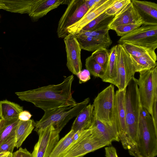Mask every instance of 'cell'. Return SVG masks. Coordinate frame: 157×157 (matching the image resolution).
<instances>
[{
  "mask_svg": "<svg viewBox=\"0 0 157 157\" xmlns=\"http://www.w3.org/2000/svg\"><path fill=\"white\" fill-rule=\"evenodd\" d=\"M69 1L66 0H36L29 15L34 21H37L60 5L67 4Z\"/></svg>",
  "mask_w": 157,
  "mask_h": 157,
  "instance_id": "17",
  "label": "cell"
},
{
  "mask_svg": "<svg viewBox=\"0 0 157 157\" xmlns=\"http://www.w3.org/2000/svg\"><path fill=\"white\" fill-rule=\"evenodd\" d=\"M144 23L142 20L136 22L117 26L114 30L117 36L121 37L125 36L140 27Z\"/></svg>",
  "mask_w": 157,
  "mask_h": 157,
  "instance_id": "32",
  "label": "cell"
},
{
  "mask_svg": "<svg viewBox=\"0 0 157 157\" xmlns=\"http://www.w3.org/2000/svg\"><path fill=\"white\" fill-rule=\"evenodd\" d=\"M64 41L67 54V66L70 71L76 75L82 67L80 45L76 36L71 34L64 38Z\"/></svg>",
  "mask_w": 157,
  "mask_h": 157,
  "instance_id": "13",
  "label": "cell"
},
{
  "mask_svg": "<svg viewBox=\"0 0 157 157\" xmlns=\"http://www.w3.org/2000/svg\"><path fill=\"white\" fill-rule=\"evenodd\" d=\"M128 151L134 157H155L157 155V126L148 112L142 107L135 144Z\"/></svg>",
  "mask_w": 157,
  "mask_h": 157,
  "instance_id": "2",
  "label": "cell"
},
{
  "mask_svg": "<svg viewBox=\"0 0 157 157\" xmlns=\"http://www.w3.org/2000/svg\"><path fill=\"white\" fill-rule=\"evenodd\" d=\"M116 0H100L88 10L86 14L78 21L68 27V34L76 36L88 23L105 12Z\"/></svg>",
  "mask_w": 157,
  "mask_h": 157,
  "instance_id": "14",
  "label": "cell"
},
{
  "mask_svg": "<svg viewBox=\"0 0 157 157\" xmlns=\"http://www.w3.org/2000/svg\"><path fill=\"white\" fill-rule=\"evenodd\" d=\"M84 1L85 3L89 9L98 2L100 0H84Z\"/></svg>",
  "mask_w": 157,
  "mask_h": 157,
  "instance_id": "40",
  "label": "cell"
},
{
  "mask_svg": "<svg viewBox=\"0 0 157 157\" xmlns=\"http://www.w3.org/2000/svg\"><path fill=\"white\" fill-rule=\"evenodd\" d=\"M34 130L39 139L31 154L32 157H49L59 140V133L52 125Z\"/></svg>",
  "mask_w": 157,
  "mask_h": 157,
  "instance_id": "10",
  "label": "cell"
},
{
  "mask_svg": "<svg viewBox=\"0 0 157 157\" xmlns=\"http://www.w3.org/2000/svg\"><path fill=\"white\" fill-rule=\"evenodd\" d=\"M36 0H0L3 10L11 12L29 14Z\"/></svg>",
  "mask_w": 157,
  "mask_h": 157,
  "instance_id": "22",
  "label": "cell"
},
{
  "mask_svg": "<svg viewBox=\"0 0 157 157\" xmlns=\"http://www.w3.org/2000/svg\"><path fill=\"white\" fill-rule=\"evenodd\" d=\"M115 16H109L105 11L91 21L82 30L90 31L100 29L108 26Z\"/></svg>",
  "mask_w": 157,
  "mask_h": 157,
  "instance_id": "27",
  "label": "cell"
},
{
  "mask_svg": "<svg viewBox=\"0 0 157 157\" xmlns=\"http://www.w3.org/2000/svg\"><path fill=\"white\" fill-rule=\"evenodd\" d=\"M90 101V98H87L73 107H61L44 111L42 117L36 123L35 128H44L52 125L59 133L69 121L76 117L87 105Z\"/></svg>",
  "mask_w": 157,
  "mask_h": 157,
  "instance_id": "4",
  "label": "cell"
},
{
  "mask_svg": "<svg viewBox=\"0 0 157 157\" xmlns=\"http://www.w3.org/2000/svg\"><path fill=\"white\" fill-rule=\"evenodd\" d=\"M64 13L58 24L57 34L59 38H64L68 34L67 29L80 20L89 10L84 0H69Z\"/></svg>",
  "mask_w": 157,
  "mask_h": 157,
  "instance_id": "8",
  "label": "cell"
},
{
  "mask_svg": "<svg viewBox=\"0 0 157 157\" xmlns=\"http://www.w3.org/2000/svg\"><path fill=\"white\" fill-rule=\"evenodd\" d=\"M91 56L105 71L109 56V52L107 48H99L94 52Z\"/></svg>",
  "mask_w": 157,
  "mask_h": 157,
  "instance_id": "30",
  "label": "cell"
},
{
  "mask_svg": "<svg viewBox=\"0 0 157 157\" xmlns=\"http://www.w3.org/2000/svg\"><path fill=\"white\" fill-rule=\"evenodd\" d=\"M126 89L117 90L115 93L114 108L113 122L118 133L120 141L124 149L127 150V125L125 99Z\"/></svg>",
  "mask_w": 157,
  "mask_h": 157,
  "instance_id": "12",
  "label": "cell"
},
{
  "mask_svg": "<svg viewBox=\"0 0 157 157\" xmlns=\"http://www.w3.org/2000/svg\"><path fill=\"white\" fill-rule=\"evenodd\" d=\"M90 129L107 144L111 145L113 141H120L116 127L114 124L112 125L105 124L94 119Z\"/></svg>",
  "mask_w": 157,
  "mask_h": 157,
  "instance_id": "18",
  "label": "cell"
},
{
  "mask_svg": "<svg viewBox=\"0 0 157 157\" xmlns=\"http://www.w3.org/2000/svg\"><path fill=\"white\" fill-rule=\"evenodd\" d=\"M125 104L127 125V150L134 147L137 132L142 106L138 91L137 79L131 80L125 90Z\"/></svg>",
  "mask_w": 157,
  "mask_h": 157,
  "instance_id": "3",
  "label": "cell"
},
{
  "mask_svg": "<svg viewBox=\"0 0 157 157\" xmlns=\"http://www.w3.org/2000/svg\"><path fill=\"white\" fill-rule=\"evenodd\" d=\"M116 45L113 46L109 52V60L104 75L101 79L105 82L116 86L117 78L116 61Z\"/></svg>",
  "mask_w": 157,
  "mask_h": 157,
  "instance_id": "24",
  "label": "cell"
},
{
  "mask_svg": "<svg viewBox=\"0 0 157 157\" xmlns=\"http://www.w3.org/2000/svg\"><path fill=\"white\" fill-rule=\"evenodd\" d=\"M130 56L136 72L147 71L157 66L155 52L138 57Z\"/></svg>",
  "mask_w": 157,
  "mask_h": 157,
  "instance_id": "25",
  "label": "cell"
},
{
  "mask_svg": "<svg viewBox=\"0 0 157 157\" xmlns=\"http://www.w3.org/2000/svg\"><path fill=\"white\" fill-rule=\"evenodd\" d=\"M19 120L18 118L7 121L6 126L0 133V146L7 140L12 134L15 132Z\"/></svg>",
  "mask_w": 157,
  "mask_h": 157,
  "instance_id": "31",
  "label": "cell"
},
{
  "mask_svg": "<svg viewBox=\"0 0 157 157\" xmlns=\"http://www.w3.org/2000/svg\"><path fill=\"white\" fill-rule=\"evenodd\" d=\"M105 149L106 157H118L116 149L114 147L107 146Z\"/></svg>",
  "mask_w": 157,
  "mask_h": 157,
  "instance_id": "38",
  "label": "cell"
},
{
  "mask_svg": "<svg viewBox=\"0 0 157 157\" xmlns=\"http://www.w3.org/2000/svg\"><path fill=\"white\" fill-rule=\"evenodd\" d=\"M119 44L127 43L155 50L157 48V25L143 24L128 34L121 37Z\"/></svg>",
  "mask_w": 157,
  "mask_h": 157,
  "instance_id": "7",
  "label": "cell"
},
{
  "mask_svg": "<svg viewBox=\"0 0 157 157\" xmlns=\"http://www.w3.org/2000/svg\"><path fill=\"white\" fill-rule=\"evenodd\" d=\"M139 73L137 83L141 103L151 115L154 98L157 93V66Z\"/></svg>",
  "mask_w": 157,
  "mask_h": 157,
  "instance_id": "6",
  "label": "cell"
},
{
  "mask_svg": "<svg viewBox=\"0 0 157 157\" xmlns=\"http://www.w3.org/2000/svg\"><path fill=\"white\" fill-rule=\"evenodd\" d=\"M7 121L0 119V133L6 126Z\"/></svg>",
  "mask_w": 157,
  "mask_h": 157,
  "instance_id": "41",
  "label": "cell"
},
{
  "mask_svg": "<svg viewBox=\"0 0 157 157\" xmlns=\"http://www.w3.org/2000/svg\"><path fill=\"white\" fill-rule=\"evenodd\" d=\"M75 36L81 49L94 52L99 48H107L110 46L108 44L93 37L88 31L81 30Z\"/></svg>",
  "mask_w": 157,
  "mask_h": 157,
  "instance_id": "21",
  "label": "cell"
},
{
  "mask_svg": "<svg viewBox=\"0 0 157 157\" xmlns=\"http://www.w3.org/2000/svg\"><path fill=\"white\" fill-rule=\"evenodd\" d=\"M151 116L154 124L157 126V93L154 98Z\"/></svg>",
  "mask_w": 157,
  "mask_h": 157,
  "instance_id": "37",
  "label": "cell"
},
{
  "mask_svg": "<svg viewBox=\"0 0 157 157\" xmlns=\"http://www.w3.org/2000/svg\"></svg>",
  "mask_w": 157,
  "mask_h": 157,
  "instance_id": "45",
  "label": "cell"
},
{
  "mask_svg": "<svg viewBox=\"0 0 157 157\" xmlns=\"http://www.w3.org/2000/svg\"><path fill=\"white\" fill-rule=\"evenodd\" d=\"M12 157H32L31 154L26 148L20 147L19 150L13 153Z\"/></svg>",
  "mask_w": 157,
  "mask_h": 157,
  "instance_id": "36",
  "label": "cell"
},
{
  "mask_svg": "<svg viewBox=\"0 0 157 157\" xmlns=\"http://www.w3.org/2000/svg\"><path fill=\"white\" fill-rule=\"evenodd\" d=\"M90 74L87 69L81 70L77 75L79 79V83L81 84L85 83L90 79Z\"/></svg>",
  "mask_w": 157,
  "mask_h": 157,
  "instance_id": "35",
  "label": "cell"
},
{
  "mask_svg": "<svg viewBox=\"0 0 157 157\" xmlns=\"http://www.w3.org/2000/svg\"><path fill=\"white\" fill-rule=\"evenodd\" d=\"M142 20L131 1L116 14L109 25L108 29L114 30L117 26L135 23Z\"/></svg>",
  "mask_w": 157,
  "mask_h": 157,
  "instance_id": "15",
  "label": "cell"
},
{
  "mask_svg": "<svg viewBox=\"0 0 157 157\" xmlns=\"http://www.w3.org/2000/svg\"><path fill=\"white\" fill-rule=\"evenodd\" d=\"M82 138L78 132L71 130L59 140L49 157H63Z\"/></svg>",
  "mask_w": 157,
  "mask_h": 157,
  "instance_id": "19",
  "label": "cell"
},
{
  "mask_svg": "<svg viewBox=\"0 0 157 157\" xmlns=\"http://www.w3.org/2000/svg\"><path fill=\"white\" fill-rule=\"evenodd\" d=\"M85 65L86 69L90 74L95 77L102 78L105 71L91 55L86 59Z\"/></svg>",
  "mask_w": 157,
  "mask_h": 157,
  "instance_id": "29",
  "label": "cell"
},
{
  "mask_svg": "<svg viewBox=\"0 0 157 157\" xmlns=\"http://www.w3.org/2000/svg\"><path fill=\"white\" fill-rule=\"evenodd\" d=\"M115 96L114 86L112 84L98 94L93 104L94 119L109 125L114 124L113 113Z\"/></svg>",
  "mask_w": 157,
  "mask_h": 157,
  "instance_id": "5",
  "label": "cell"
},
{
  "mask_svg": "<svg viewBox=\"0 0 157 157\" xmlns=\"http://www.w3.org/2000/svg\"><path fill=\"white\" fill-rule=\"evenodd\" d=\"M15 132L12 134L7 140L0 146V153L10 152L13 153L15 147Z\"/></svg>",
  "mask_w": 157,
  "mask_h": 157,
  "instance_id": "34",
  "label": "cell"
},
{
  "mask_svg": "<svg viewBox=\"0 0 157 157\" xmlns=\"http://www.w3.org/2000/svg\"><path fill=\"white\" fill-rule=\"evenodd\" d=\"M117 78L118 90H124L136 73L130 55L121 44L116 45Z\"/></svg>",
  "mask_w": 157,
  "mask_h": 157,
  "instance_id": "9",
  "label": "cell"
},
{
  "mask_svg": "<svg viewBox=\"0 0 157 157\" xmlns=\"http://www.w3.org/2000/svg\"><path fill=\"white\" fill-rule=\"evenodd\" d=\"M107 146L99 136L89 129L63 157H82L89 153Z\"/></svg>",
  "mask_w": 157,
  "mask_h": 157,
  "instance_id": "11",
  "label": "cell"
},
{
  "mask_svg": "<svg viewBox=\"0 0 157 157\" xmlns=\"http://www.w3.org/2000/svg\"><path fill=\"white\" fill-rule=\"evenodd\" d=\"M12 153H10L7 157H12Z\"/></svg>",
  "mask_w": 157,
  "mask_h": 157,
  "instance_id": "44",
  "label": "cell"
},
{
  "mask_svg": "<svg viewBox=\"0 0 157 157\" xmlns=\"http://www.w3.org/2000/svg\"><path fill=\"white\" fill-rule=\"evenodd\" d=\"M33 119L23 121L19 120L15 131V147H20L35 126Z\"/></svg>",
  "mask_w": 157,
  "mask_h": 157,
  "instance_id": "26",
  "label": "cell"
},
{
  "mask_svg": "<svg viewBox=\"0 0 157 157\" xmlns=\"http://www.w3.org/2000/svg\"><path fill=\"white\" fill-rule=\"evenodd\" d=\"M131 2V0H116L114 3L105 11L109 16H115L125 6Z\"/></svg>",
  "mask_w": 157,
  "mask_h": 157,
  "instance_id": "33",
  "label": "cell"
},
{
  "mask_svg": "<svg viewBox=\"0 0 157 157\" xmlns=\"http://www.w3.org/2000/svg\"><path fill=\"white\" fill-rule=\"evenodd\" d=\"M23 110L22 106L7 100L0 101V119L6 121L18 118L20 113Z\"/></svg>",
  "mask_w": 157,
  "mask_h": 157,
  "instance_id": "23",
  "label": "cell"
},
{
  "mask_svg": "<svg viewBox=\"0 0 157 157\" xmlns=\"http://www.w3.org/2000/svg\"><path fill=\"white\" fill-rule=\"evenodd\" d=\"M94 106L90 104L76 116L71 127L75 132L90 129L93 123Z\"/></svg>",
  "mask_w": 157,
  "mask_h": 157,
  "instance_id": "20",
  "label": "cell"
},
{
  "mask_svg": "<svg viewBox=\"0 0 157 157\" xmlns=\"http://www.w3.org/2000/svg\"><path fill=\"white\" fill-rule=\"evenodd\" d=\"M74 79L71 75L59 84L16 92L15 94L21 101L31 102L44 111L61 107H73L77 103L71 91Z\"/></svg>",
  "mask_w": 157,
  "mask_h": 157,
  "instance_id": "1",
  "label": "cell"
},
{
  "mask_svg": "<svg viewBox=\"0 0 157 157\" xmlns=\"http://www.w3.org/2000/svg\"><path fill=\"white\" fill-rule=\"evenodd\" d=\"M133 6L144 21L143 24L157 25V4L146 1L131 0Z\"/></svg>",
  "mask_w": 157,
  "mask_h": 157,
  "instance_id": "16",
  "label": "cell"
},
{
  "mask_svg": "<svg viewBox=\"0 0 157 157\" xmlns=\"http://www.w3.org/2000/svg\"><path fill=\"white\" fill-rule=\"evenodd\" d=\"M32 116L30 113L28 111L23 110L19 114L18 119L19 120L26 121L30 119Z\"/></svg>",
  "mask_w": 157,
  "mask_h": 157,
  "instance_id": "39",
  "label": "cell"
},
{
  "mask_svg": "<svg viewBox=\"0 0 157 157\" xmlns=\"http://www.w3.org/2000/svg\"><path fill=\"white\" fill-rule=\"evenodd\" d=\"M10 153V152L0 153V157H7Z\"/></svg>",
  "mask_w": 157,
  "mask_h": 157,
  "instance_id": "42",
  "label": "cell"
},
{
  "mask_svg": "<svg viewBox=\"0 0 157 157\" xmlns=\"http://www.w3.org/2000/svg\"><path fill=\"white\" fill-rule=\"evenodd\" d=\"M121 44L126 52L131 56L138 57L155 52V50L151 48L130 43H124Z\"/></svg>",
  "mask_w": 157,
  "mask_h": 157,
  "instance_id": "28",
  "label": "cell"
},
{
  "mask_svg": "<svg viewBox=\"0 0 157 157\" xmlns=\"http://www.w3.org/2000/svg\"><path fill=\"white\" fill-rule=\"evenodd\" d=\"M3 4L0 1V9H3Z\"/></svg>",
  "mask_w": 157,
  "mask_h": 157,
  "instance_id": "43",
  "label": "cell"
}]
</instances>
